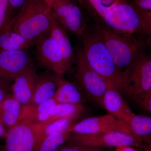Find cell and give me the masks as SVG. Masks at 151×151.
<instances>
[{
	"mask_svg": "<svg viewBox=\"0 0 151 151\" xmlns=\"http://www.w3.org/2000/svg\"><path fill=\"white\" fill-rule=\"evenodd\" d=\"M56 104L52 98L36 105H22L18 122L40 128L50 118Z\"/></svg>",
	"mask_w": 151,
	"mask_h": 151,
	"instance_id": "2e32d148",
	"label": "cell"
},
{
	"mask_svg": "<svg viewBox=\"0 0 151 151\" xmlns=\"http://www.w3.org/2000/svg\"><path fill=\"white\" fill-rule=\"evenodd\" d=\"M114 150L115 149H114V148H108L105 149L103 151H114Z\"/></svg>",
	"mask_w": 151,
	"mask_h": 151,
	"instance_id": "d590c367",
	"label": "cell"
},
{
	"mask_svg": "<svg viewBox=\"0 0 151 151\" xmlns=\"http://www.w3.org/2000/svg\"><path fill=\"white\" fill-rule=\"evenodd\" d=\"M9 86L7 84L0 82V104L6 95L9 93Z\"/></svg>",
	"mask_w": 151,
	"mask_h": 151,
	"instance_id": "4dcf8cb0",
	"label": "cell"
},
{
	"mask_svg": "<svg viewBox=\"0 0 151 151\" xmlns=\"http://www.w3.org/2000/svg\"><path fill=\"white\" fill-rule=\"evenodd\" d=\"M105 149L106 148L85 147L71 142H67L57 151H102Z\"/></svg>",
	"mask_w": 151,
	"mask_h": 151,
	"instance_id": "4316f807",
	"label": "cell"
},
{
	"mask_svg": "<svg viewBox=\"0 0 151 151\" xmlns=\"http://www.w3.org/2000/svg\"><path fill=\"white\" fill-rule=\"evenodd\" d=\"M63 76L48 71L38 74L32 99L29 105H36L52 99Z\"/></svg>",
	"mask_w": 151,
	"mask_h": 151,
	"instance_id": "9a60e30c",
	"label": "cell"
},
{
	"mask_svg": "<svg viewBox=\"0 0 151 151\" xmlns=\"http://www.w3.org/2000/svg\"><path fill=\"white\" fill-rule=\"evenodd\" d=\"M26 0H8V9L6 17L14 19V13L20 10Z\"/></svg>",
	"mask_w": 151,
	"mask_h": 151,
	"instance_id": "83f0119b",
	"label": "cell"
},
{
	"mask_svg": "<svg viewBox=\"0 0 151 151\" xmlns=\"http://www.w3.org/2000/svg\"><path fill=\"white\" fill-rule=\"evenodd\" d=\"M90 67L123 93L124 73L112 58L101 38L89 36L84 39L82 50Z\"/></svg>",
	"mask_w": 151,
	"mask_h": 151,
	"instance_id": "7a4b0ae2",
	"label": "cell"
},
{
	"mask_svg": "<svg viewBox=\"0 0 151 151\" xmlns=\"http://www.w3.org/2000/svg\"><path fill=\"white\" fill-rule=\"evenodd\" d=\"M67 142L90 147L108 148L129 146L141 150H142L144 144L141 138L120 132L88 134L71 133Z\"/></svg>",
	"mask_w": 151,
	"mask_h": 151,
	"instance_id": "8992f818",
	"label": "cell"
},
{
	"mask_svg": "<svg viewBox=\"0 0 151 151\" xmlns=\"http://www.w3.org/2000/svg\"><path fill=\"white\" fill-rule=\"evenodd\" d=\"M76 76L87 98L104 109L103 99L108 81L90 67L82 50L77 53Z\"/></svg>",
	"mask_w": 151,
	"mask_h": 151,
	"instance_id": "5b68a950",
	"label": "cell"
},
{
	"mask_svg": "<svg viewBox=\"0 0 151 151\" xmlns=\"http://www.w3.org/2000/svg\"><path fill=\"white\" fill-rule=\"evenodd\" d=\"M67 132L81 134L120 132L138 137L134 134L128 125L109 114L86 118L73 124Z\"/></svg>",
	"mask_w": 151,
	"mask_h": 151,
	"instance_id": "9c48e42d",
	"label": "cell"
},
{
	"mask_svg": "<svg viewBox=\"0 0 151 151\" xmlns=\"http://www.w3.org/2000/svg\"><path fill=\"white\" fill-rule=\"evenodd\" d=\"M12 21L5 19L0 30V50L9 51L27 50L35 45L33 42L12 29Z\"/></svg>",
	"mask_w": 151,
	"mask_h": 151,
	"instance_id": "e0dca14e",
	"label": "cell"
},
{
	"mask_svg": "<svg viewBox=\"0 0 151 151\" xmlns=\"http://www.w3.org/2000/svg\"><path fill=\"white\" fill-rule=\"evenodd\" d=\"M2 149V147L0 145V151H1Z\"/></svg>",
	"mask_w": 151,
	"mask_h": 151,
	"instance_id": "8d00e7d4",
	"label": "cell"
},
{
	"mask_svg": "<svg viewBox=\"0 0 151 151\" xmlns=\"http://www.w3.org/2000/svg\"><path fill=\"white\" fill-rule=\"evenodd\" d=\"M129 127L134 134L142 139L144 142L151 143L150 117L135 114L132 118Z\"/></svg>",
	"mask_w": 151,
	"mask_h": 151,
	"instance_id": "603a6c76",
	"label": "cell"
},
{
	"mask_svg": "<svg viewBox=\"0 0 151 151\" xmlns=\"http://www.w3.org/2000/svg\"><path fill=\"white\" fill-rule=\"evenodd\" d=\"M103 105L104 109L109 115L129 127L135 114L124 100L121 92L109 81L103 99Z\"/></svg>",
	"mask_w": 151,
	"mask_h": 151,
	"instance_id": "4fadbf2b",
	"label": "cell"
},
{
	"mask_svg": "<svg viewBox=\"0 0 151 151\" xmlns=\"http://www.w3.org/2000/svg\"><path fill=\"white\" fill-rule=\"evenodd\" d=\"M37 75L34 65L18 76L13 82L10 88L12 94L22 105L30 103Z\"/></svg>",
	"mask_w": 151,
	"mask_h": 151,
	"instance_id": "5bb4252c",
	"label": "cell"
},
{
	"mask_svg": "<svg viewBox=\"0 0 151 151\" xmlns=\"http://www.w3.org/2000/svg\"><path fill=\"white\" fill-rule=\"evenodd\" d=\"M142 150L143 151H151V143H144Z\"/></svg>",
	"mask_w": 151,
	"mask_h": 151,
	"instance_id": "836d02e7",
	"label": "cell"
},
{
	"mask_svg": "<svg viewBox=\"0 0 151 151\" xmlns=\"http://www.w3.org/2000/svg\"><path fill=\"white\" fill-rule=\"evenodd\" d=\"M22 107L18 100L9 93L0 104V122L7 131L18 123Z\"/></svg>",
	"mask_w": 151,
	"mask_h": 151,
	"instance_id": "ac0fdd59",
	"label": "cell"
},
{
	"mask_svg": "<svg viewBox=\"0 0 151 151\" xmlns=\"http://www.w3.org/2000/svg\"><path fill=\"white\" fill-rule=\"evenodd\" d=\"M135 6L144 16L146 21L151 27V0H134Z\"/></svg>",
	"mask_w": 151,
	"mask_h": 151,
	"instance_id": "484cf974",
	"label": "cell"
},
{
	"mask_svg": "<svg viewBox=\"0 0 151 151\" xmlns=\"http://www.w3.org/2000/svg\"><path fill=\"white\" fill-rule=\"evenodd\" d=\"M103 18L105 23L116 32L129 35L143 30L151 33V28L140 11L127 1L119 5Z\"/></svg>",
	"mask_w": 151,
	"mask_h": 151,
	"instance_id": "277c9868",
	"label": "cell"
},
{
	"mask_svg": "<svg viewBox=\"0 0 151 151\" xmlns=\"http://www.w3.org/2000/svg\"><path fill=\"white\" fill-rule=\"evenodd\" d=\"M7 130L0 122V138L5 137L7 134Z\"/></svg>",
	"mask_w": 151,
	"mask_h": 151,
	"instance_id": "d6a6232c",
	"label": "cell"
},
{
	"mask_svg": "<svg viewBox=\"0 0 151 151\" xmlns=\"http://www.w3.org/2000/svg\"><path fill=\"white\" fill-rule=\"evenodd\" d=\"M97 13L104 18L126 0H87Z\"/></svg>",
	"mask_w": 151,
	"mask_h": 151,
	"instance_id": "d4e9b609",
	"label": "cell"
},
{
	"mask_svg": "<svg viewBox=\"0 0 151 151\" xmlns=\"http://www.w3.org/2000/svg\"><path fill=\"white\" fill-rule=\"evenodd\" d=\"M137 105L146 112L151 113V92L142 97Z\"/></svg>",
	"mask_w": 151,
	"mask_h": 151,
	"instance_id": "f1b7e54d",
	"label": "cell"
},
{
	"mask_svg": "<svg viewBox=\"0 0 151 151\" xmlns=\"http://www.w3.org/2000/svg\"><path fill=\"white\" fill-rule=\"evenodd\" d=\"M70 134L67 132L52 134L37 143L33 151H57L67 142Z\"/></svg>",
	"mask_w": 151,
	"mask_h": 151,
	"instance_id": "7402d4cb",
	"label": "cell"
},
{
	"mask_svg": "<svg viewBox=\"0 0 151 151\" xmlns=\"http://www.w3.org/2000/svg\"><path fill=\"white\" fill-rule=\"evenodd\" d=\"M35 45L37 60L40 67L60 76L68 70L69 67L58 45L47 34L38 38Z\"/></svg>",
	"mask_w": 151,
	"mask_h": 151,
	"instance_id": "ba28073f",
	"label": "cell"
},
{
	"mask_svg": "<svg viewBox=\"0 0 151 151\" xmlns=\"http://www.w3.org/2000/svg\"><path fill=\"white\" fill-rule=\"evenodd\" d=\"M40 127L18 122L7 132L1 151H33Z\"/></svg>",
	"mask_w": 151,
	"mask_h": 151,
	"instance_id": "7c38bea8",
	"label": "cell"
},
{
	"mask_svg": "<svg viewBox=\"0 0 151 151\" xmlns=\"http://www.w3.org/2000/svg\"><path fill=\"white\" fill-rule=\"evenodd\" d=\"M47 34L54 39L58 45L65 63L69 68L73 60V47L66 31L55 20L50 29Z\"/></svg>",
	"mask_w": 151,
	"mask_h": 151,
	"instance_id": "ffe728a7",
	"label": "cell"
},
{
	"mask_svg": "<svg viewBox=\"0 0 151 151\" xmlns=\"http://www.w3.org/2000/svg\"><path fill=\"white\" fill-rule=\"evenodd\" d=\"M57 104H83L86 98L73 83L65 81L63 78L53 97Z\"/></svg>",
	"mask_w": 151,
	"mask_h": 151,
	"instance_id": "d6986e66",
	"label": "cell"
},
{
	"mask_svg": "<svg viewBox=\"0 0 151 151\" xmlns=\"http://www.w3.org/2000/svg\"><path fill=\"white\" fill-rule=\"evenodd\" d=\"M124 73L123 93L137 105L145 95L151 92L150 56L139 55Z\"/></svg>",
	"mask_w": 151,
	"mask_h": 151,
	"instance_id": "3957f363",
	"label": "cell"
},
{
	"mask_svg": "<svg viewBox=\"0 0 151 151\" xmlns=\"http://www.w3.org/2000/svg\"><path fill=\"white\" fill-rule=\"evenodd\" d=\"M99 37L116 65L121 70L122 68H127L139 55V46L137 44L116 33L103 29Z\"/></svg>",
	"mask_w": 151,
	"mask_h": 151,
	"instance_id": "52a82bcc",
	"label": "cell"
},
{
	"mask_svg": "<svg viewBox=\"0 0 151 151\" xmlns=\"http://www.w3.org/2000/svg\"><path fill=\"white\" fill-rule=\"evenodd\" d=\"M129 146H120L115 148L114 151H141Z\"/></svg>",
	"mask_w": 151,
	"mask_h": 151,
	"instance_id": "1f68e13d",
	"label": "cell"
},
{
	"mask_svg": "<svg viewBox=\"0 0 151 151\" xmlns=\"http://www.w3.org/2000/svg\"><path fill=\"white\" fill-rule=\"evenodd\" d=\"M45 4L51 8L52 6L56 0H42Z\"/></svg>",
	"mask_w": 151,
	"mask_h": 151,
	"instance_id": "e575fe53",
	"label": "cell"
},
{
	"mask_svg": "<svg viewBox=\"0 0 151 151\" xmlns=\"http://www.w3.org/2000/svg\"><path fill=\"white\" fill-rule=\"evenodd\" d=\"M84 110V106L81 104H57L50 118L44 125L62 118L79 117Z\"/></svg>",
	"mask_w": 151,
	"mask_h": 151,
	"instance_id": "cb8c5ba5",
	"label": "cell"
},
{
	"mask_svg": "<svg viewBox=\"0 0 151 151\" xmlns=\"http://www.w3.org/2000/svg\"></svg>",
	"mask_w": 151,
	"mask_h": 151,
	"instance_id": "74e56055",
	"label": "cell"
},
{
	"mask_svg": "<svg viewBox=\"0 0 151 151\" xmlns=\"http://www.w3.org/2000/svg\"><path fill=\"white\" fill-rule=\"evenodd\" d=\"M8 9V0H0V30L2 27Z\"/></svg>",
	"mask_w": 151,
	"mask_h": 151,
	"instance_id": "f546056e",
	"label": "cell"
},
{
	"mask_svg": "<svg viewBox=\"0 0 151 151\" xmlns=\"http://www.w3.org/2000/svg\"><path fill=\"white\" fill-rule=\"evenodd\" d=\"M78 118V117H71L58 119L40 127L36 144L43 138L52 134L67 132L68 128L75 124Z\"/></svg>",
	"mask_w": 151,
	"mask_h": 151,
	"instance_id": "44dd1931",
	"label": "cell"
},
{
	"mask_svg": "<svg viewBox=\"0 0 151 151\" xmlns=\"http://www.w3.org/2000/svg\"><path fill=\"white\" fill-rule=\"evenodd\" d=\"M51 10L55 20L65 31L77 35L83 34L86 28L84 16L70 0H56Z\"/></svg>",
	"mask_w": 151,
	"mask_h": 151,
	"instance_id": "30bf717a",
	"label": "cell"
},
{
	"mask_svg": "<svg viewBox=\"0 0 151 151\" xmlns=\"http://www.w3.org/2000/svg\"><path fill=\"white\" fill-rule=\"evenodd\" d=\"M34 65L27 50H0V82L9 86L18 76Z\"/></svg>",
	"mask_w": 151,
	"mask_h": 151,
	"instance_id": "8fae6325",
	"label": "cell"
},
{
	"mask_svg": "<svg viewBox=\"0 0 151 151\" xmlns=\"http://www.w3.org/2000/svg\"><path fill=\"white\" fill-rule=\"evenodd\" d=\"M54 22L51 8L42 0H26L14 17L12 28L35 43L48 32Z\"/></svg>",
	"mask_w": 151,
	"mask_h": 151,
	"instance_id": "6da1fadb",
	"label": "cell"
}]
</instances>
